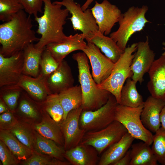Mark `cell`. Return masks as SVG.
I'll list each match as a JSON object with an SVG mask.
<instances>
[{
  "mask_svg": "<svg viewBox=\"0 0 165 165\" xmlns=\"http://www.w3.org/2000/svg\"><path fill=\"white\" fill-rule=\"evenodd\" d=\"M31 16L24 10L20 11L11 20L0 25V53L9 57L23 50L28 44L39 38L32 29Z\"/></svg>",
  "mask_w": 165,
  "mask_h": 165,
  "instance_id": "cell-1",
  "label": "cell"
},
{
  "mask_svg": "<svg viewBox=\"0 0 165 165\" xmlns=\"http://www.w3.org/2000/svg\"><path fill=\"white\" fill-rule=\"evenodd\" d=\"M43 14L41 16L35 17L38 24L36 33L41 35L35 47L42 49L49 44L62 42L66 36L64 32V26L69 12L61 5L52 2L51 0H43Z\"/></svg>",
  "mask_w": 165,
  "mask_h": 165,
  "instance_id": "cell-2",
  "label": "cell"
},
{
  "mask_svg": "<svg viewBox=\"0 0 165 165\" xmlns=\"http://www.w3.org/2000/svg\"><path fill=\"white\" fill-rule=\"evenodd\" d=\"M72 58L78 65L79 81L82 97L83 111L97 109L107 102L111 94L98 86L90 72L88 59L83 52L73 54Z\"/></svg>",
  "mask_w": 165,
  "mask_h": 165,
  "instance_id": "cell-3",
  "label": "cell"
},
{
  "mask_svg": "<svg viewBox=\"0 0 165 165\" xmlns=\"http://www.w3.org/2000/svg\"><path fill=\"white\" fill-rule=\"evenodd\" d=\"M148 10L146 6L141 7L132 6L122 13L118 22V29L110 34V37L121 50L124 51L134 34L142 30L145 24L149 22L145 16Z\"/></svg>",
  "mask_w": 165,
  "mask_h": 165,
  "instance_id": "cell-4",
  "label": "cell"
},
{
  "mask_svg": "<svg viewBox=\"0 0 165 165\" xmlns=\"http://www.w3.org/2000/svg\"><path fill=\"white\" fill-rule=\"evenodd\" d=\"M137 43L127 47L118 61L115 63L112 72L104 82L97 85L99 88L107 90L115 97L118 104L120 102L121 90L125 81L131 78L133 73L130 66L137 50Z\"/></svg>",
  "mask_w": 165,
  "mask_h": 165,
  "instance_id": "cell-5",
  "label": "cell"
},
{
  "mask_svg": "<svg viewBox=\"0 0 165 165\" xmlns=\"http://www.w3.org/2000/svg\"><path fill=\"white\" fill-rule=\"evenodd\" d=\"M143 107L134 108L118 104L115 109V120L122 124L135 139L150 145L153 142V135L144 126L141 121V115Z\"/></svg>",
  "mask_w": 165,
  "mask_h": 165,
  "instance_id": "cell-6",
  "label": "cell"
},
{
  "mask_svg": "<svg viewBox=\"0 0 165 165\" xmlns=\"http://www.w3.org/2000/svg\"><path fill=\"white\" fill-rule=\"evenodd\" d=\"M118 104L115 97L111 94L107 102L101 108L93 111H82L79 121L80 127L86 132L107 127L115 120V109Z\"/></svg>",
  "mask_w": 165,
  "mask_h": 165,
  "instance_id": "cell-7",
  "label": "cell"
},
{
  "mask_svg": "<svg viewBox=\"0 0 165 165\" xmlns=\"http://www.w3.org/2000/svg\"><path fill=\"white\" fill-rule=\"evenodd\" d=\"M127 132L122 124L114 120L103 129L86 132L80 144L93 146L100 155L106 148L119 141Z\"/></svg>",
  "mask_w": 165,
  "mask_h": 165,
  "instance_id": "cell-8",
  "label": "cell"
},
{
  "mask_svg": "<svg viewBox=\"0 0 165 165\" xmlns=\"http://www.w3.org/2000/svg\"><path fill=\"white\" fill-rule=\"evenodd\" d=\"M57 3L64 6L72 14L69 18L73 29L75 31L82 32L85 38L90 34L98 31L96 20L90 9L83 11L80 5L74 0H62L55 1Z\"/></svg>",
  "mask_w": 165,
  "mask_h": 165,
  "instance_id": "cell-9",
  "label": "cell"
},
{
  "mask_svg": "<svg viewBox=\"0 0 165 165\" xmlns=\"http://www.w3.org/2000/svg\"><path fill=\"white\" fill-rule=\"evenodd\" d=\"M89 59L92 69V75L97 85L102 83L110 75L115 63L104 55L99 49L93 43L87 42L82 51Z\"/></svg>",
  "mask_w": 165,
  "mask_h": 165,
  "instance_id": "cell-10",
  "label": "cell"
},
{
  "mask_svg": "<svg viewBox=\"0 0 165 165\" xmlns=\"http://www.w3.org/2000/svg\"><path fill=\"white\" fill-rule=\"evenodd\" d=\"M136 50L130 66L133 73L131 79L141 84L144 81V75L148 72L155 60V55L150 48L148 36L145 41L137 43Z\"/></svg>",
  "mask_w": 165,
  "mask_h": 165,
  "instance_id": "cell-11",
  "label": "cell"
},
{
  "mask_svg": "<svg viewBox=\"0 0 165 165\" xmlns=\"http://www.w3.org/2000/svg\"><path fill=\"white\" fill-rule=\"evenodd\" d=\"M90 9L97 25L98 31L105 35L111 33L122 13L116 6L107 0H104L101 3L96 1Z\"/></svg>",
  "mask_w": 165,
  "mask_h": 165,
  "instance_id": "cell-12",
  "label": "cell"
},
{
  "mask_svg": "<svg viewBox=\"0 0 165 165\" xmlns=\"http://www.w3.org/2000/svg\"><path fill=\"white\" fill-rule=\"evenodd\" d=\"M82 111V107L72 110L69 112L66 119L59 123L64 138V149L66 150L79 145L86 132L79 126V119Z\"/></svg>",
  "mask_w": 165,
  "mask_h": 165,
  "instance_id": "cell-13",
  "label": "cell"
},
{
  "mask_svg": "<svg viewBox=\"0 0 165 165\" xmlns=\"http://www.w3.org/2000/svg\"><path fill=\"white\" fill-rule=\"evenodd\" d=\"M23 51L8 57L0 53V87L17 84L23 74Z\"/></svg>",
  "mask_w": 165,
  "mask_h": 165,
  "instance_id": "cell-14",
  "label": "cell"
},
{
  "mask_svg": "<svg viewBox=\"0 0 165 165\" xmlns=\"http://www.w3.org/2000/svg\"><path fill=\"white\" fill-rule=\"evenodd\" d=\"M148 73L147 87L151 96L165 101V55L154 60Z\"/></svg>",
  "mask_w": 165,
  "mask_h": 165,
  "instance_id": "cell-15",
  "label": "cell"
},
{
  "mask_svg": "<svg viewBox=\"0 0 165 165\" xmlns=\"http://www.w3.org/2000/svg\"><path fill=\"white\" fill-rule=\"evenodd\" d=\"M85 39L82 33H76L67 36L62 42L48 44L46 49L58 62L61 63L72 52L78 50L82 51L87 45Z\"/></svg>",
  "mask_w": 165,
  "mask_h": 165,
  "instance_id": "cell-16",
  "label": "cell"
},
{
  "mask_svg": "<svg viewBox=\"0 0 165 165\" xmlns=\"http://www.w3.org/2000/svg\"><path fill=\"white\" fill-rule=\"evenodd\" d=\"M165 101L151 96L144 102L141 118L144 126L151 132L155 133L160 128V113Z\"/></svg>",
  "mask_w": 165,
  "mask_h": 165,
  "instance_id": "cell-17",
  "label": "cell"
},
{
  "mask_svg": "<svg viewBox=\"0 0 165 165\" xmlns=\"http://www.w3.org/2000/svg\"><path fill=\"white\" fill-rule=\"evenodd\" d=\"M47 78L40 73L36 77L22 74L17 84L35 100L43 102L52 94L47 85Z\"/></svg>",
  "mask_w": 165,
  "mask_h": 165,
  "instance_id": "cell-18",
  "label": "cell"
},
{
  "mask_svg": "<svg viewBox=\"0 0 165 165\" xmlns=\"http://www.w3.org/2000/svg\"><path fill=\"white\" fill-rule=\"evenodd\" d=\"M74 82L70 66L64 60L47 78V82L52 94H58L73 86Z\"/></svg>",
  "mask_w": 165,
  "mask_h": 165,
  "instance_id": "cell-19",
  "label": "cell"
},
{
  "mask_svg": "<svg viewBox=\"0 0 165 165\" xmlns=\"http://www.w3.org/2000/svg\"><path fill=\"white\" fill-rule=\"evenodd\" d=\"M98 155L93 146L80 144L65 150L64 157L73 165H96L99 161Z\"/></svg>",
  "mask_w": 165,
  "mask_h": 165,
  "instance_id": "cell-20",
  "label": "cell"
},
{
  "mask_svg": "<svg viewBox=\"0 0 165 165\" xmlns=\"http://www.w3.org/2000/svg\"><path fill=\"white\" fill-rule=\"evenodd\" d=\"M135 139L128 132L108 148L99 160L98 165H113L126 154Z\"/></svg>",
  "mask_w": 165,
  "mask_h": 165,
  "instance_id": "cell-21",
  "label": "cell"
},
{
  "mask_svg": "<svg viewBox=\"0 0 165 165\" xmlns=\"http://www.w3.org/2000/svg\"><path fill=\"white\" fill-rule=\"evenodd\" d=\"M85 39L97 47L114 63L118 61L124 51L119 48L112 38L98 31L89 35L85 38Z\"/></svg>",
  "mask_w": 165,
  "mask_h": 165,
  "instance_id": "cell-22",
  "label": "cell"
},
{
  "mask_svg": "<svg viewBox=\"0 0 165 165\" xmlns=\"http://www.w3.org/2000/svg\"><path fill=\"white\" fill-rule=\"evenodd\" d=\"M46 48H36L33 43L28 44L25 47L23 50V74L33 77H36L39 75L40 60Z\"/></svg>",
  "mask_w": 165,
  "mask_h": 165,
  "instance_id": "cell-23",
  "label": "cell"
},
{
  "mask_svg": "<svg viewBox=\"0 0 165 165\" xmlns=\"http://www.w3.org/2000/svg\"><path fill=\"white\" fill-rule=\"evenodd\" d=\"M130 165H157V161L150 145L141 142L132 144Z\"/></svg>",
  "mask_w": 165,
  "mask_h": 165,
  "instance_id": "cell-24",
  "label": "cell"
},
{
  "mask_svg": "<svg viewBox=\"0 0 165 165\" xmlns=\"http://www.w3.org/2000/svg\"><path fill=\"white\" fill-rule=\"evenodd\" d=\"M58 95L64 110L62 120L66 119L70 111L82 107V97L80 85L73 86Z\"/></svg>",
  "mask_w": 165,
  "mask_h": 165,
  "instance_id": "cell-25",
  "label": "cell"
},
{
  "mask_svg": "<svg viewBox=\"0 0 165 165\" xmlns=\"http://www.w3.org/2000/svg\"><path fill=\"white\" fill-rule=\"evenodd\" d=\"M56 143L53 141L42 136L37 132L35 134L33 145L38 153L47 155L63 160L65 151Z\"/></svg>",
  "mask_w": 165,
  "mask_h": 165,
  "instance_id": "cell-26",
  "label": "cell"
},
{
  "mask_svg": "<svg viewBox=\"0 0 165 165\" xmlns=\"http://www.w3.org/2000/svg\"><path fill=\"white\" fill-rule=\"evenodd\" d=\"M0 139L18 160H25L31 156V150L20 142L9 130L1 129Z\"/></svg>",
  "mask_w": 165,
  "mask_h": 165,
  "instance_id": "cell-27",
  "label": "cell"
},
{
  "mask_svg": "<svg viewBox=\"0 0 165 165\" xmlns=\"http://www.w3.org/2000/svg\"><path fill=\"white\" fill-rule=\"evenodd\" d=\"M34 128L42 136L52 140L58 144H64L60 123L55 122L51 118L45 119L40 123L35 124Z\"/></svg>",
  "mask_w": 165,
  "mask_h": 165,
  "instance_id": "cell-28",
  "label": "cell"
},
{
  "mask_svg": "<svg viewBox=\"0 0 165 165\" xmlns=\"http://www.w3.org/2000/svg\"><path fill=\"white\" fill-rule=\"evenodd\" d=\"M137 83L130 78H128L121 91L120 102L119 104L131 108H137L143 105L142 95L136 88Z\"/></svg>",
  "mask_w": 165,
  "mask_h": 165,
  "instance_id": "cell-29",
  "label": "cell"
},
{
  "mask_svg": "<svg viewBox=\"0 0 165 165\" xmlns=\"http://www.w3.org/2000/svg\"><path fill=\"white\" fill-rule=\"evenodd\" d=\"M0 87V98L5 102L9 110L14 111L24 90L17 84L6 85Z\"/></svg>",
  "mask_w": 165,
  "mask_h": 165,
  "instance_id": "cell-30",
  "label": "cell"
},
{
  "mask_svg": "<svg viewBox=\"0 0 165 165\" xmlns=\"http://www.w3.org/2000/svg\"><path fill=\"white\" fill-rule=\"evenodd\" d=\"M43 103V107L51 118L57 122H60L63 119L64 110L58 94H50Z\"/></svg>",
  "mask_w": 165,
  "mask_h": 165,
  "instance_id": "cell-31",
  "label": "cell"
},
{
  "mask_svg": "<svg viewBox=\"0 0 165 165\" xmlns=\"http://www.w3.org/2000/svg\"><path fill=\"white\" fill-rule=\"evenodd\" d=\"M22 10L23 7L19 0H0V20L9 21Z\"/></svg>",
  "mask_w": 165,
  "mask_h": 165,
  "instance_id": "cell-32",
  "label": "cell"
},
{
  "mask_svg": "<svg viewBox=\"0 0 165 165\" xmlns=\"http://www.w3.org/2000/svg\"><path fill=\"white\" fill-rule=\"evenodd\" d=\"M152 149L157 161L165 165V130L162 127L153 135Z\"/></svg>",
  "mask_w": 165,
  "mask_h": 165,
  "instance_id": "cell-33",
  "label": "cell"
},
{
  "mask_svg": "<svg viewBox=\"0 0 165 165\" xmlns=\"http://www.w3.org/2000/svg\"><path fill=\"white\" fill-rule=\"evenodd\" d=\"M60 63L58 62L50 52L46 49L43 51L40 61V73L47 77L58 68Z\"/></svg>",
  "mask_w": 165,
  "mask_h": 165,
  "instance_id": "cell-34",
  "label": "cell"
},
{
  "mask_svg": "<svg viewBox=\"0 0 165 165\" xmlns=\"http://www.w3.org/2000/svg\"><path fill=\"white\" fill-rule=\"evenodd\" d=\"M21 95V99L18 107L19 111L24 115L33 119L39 117V108L28 97V95L24 90Z\"/></svg>",
  "mask_w": 165,
  "mask_h": 165,
  "instance_id": "cell-35",
  "label": "cell"
},
{
  "mask_svg": "<svg viewBox=\"0 0 165 165\" xmlns=\"http://www.w3.org/2000/svg\"><path fill=\"white\" fill-rule=\"evenodd\" d=\"M9 130L22 144L31 150L34 139L30 131L23 125L16 123Z\"/></svg>",
  "mask_w": 165,
  "mask_h": 165,
  "instance_id": "cell-36",
  "label": "cell"
},
{
  "mask_svg": "<svg viewBox=\"0 0 165 165\" xmlns=\"http://www.w3.org/2000/svg\"><path fill=\"white\" fill-rule=\"evenodd\" d=\"M24 165H68L71 163L58 159L50 160L36 154H33L22 163Z\"/></svg>",
  "mask_w": 165,
  "mask_h": 165,
  "instance_id": "cell-37",
  "label": "cell"
},
{
  "mask_svg": "<svg viewBox=\"0 0 165 165\" xmlns=\"http://www.w3.org/2000/svg\"><path fill=\"white\" fill-rule=\"evenodd\" d=\"M24 10L28 15L38 16L39 13H42L43 0H19Z\"/></svg>",
  "mask_w": 165,
  "mask_h": 165,
  "instance_id": "cell-38",
  "label": "cell"
},
{
  "mask_svg": "<svg viewBox=\"0 0 165 165\" xmlns=\"http://www.w3.org/2000/svg\"><path fill=\"white\" fill-rule=\"evenodd\" d=\"M0 159L3 165H16L18 160L5 143L0 141Z\"/></svg>",
  "mask_w": 165,
  "mask_h": 165,
  "instance_id": "cell-39",
  "label": "cell"
},
{
  "mask_svg": "<svg viewBox=\"0 0 165 165\" xmlns=\"http://www.w3.org/2000/svg\"><path fill=\"white\" fill-rule=\"evenodd\" d=\"M12 113L9 111L1 114L0 115V128L2 129H9L16 123Z\"/></svg>",
  "mask_w": 165,
  "mask_h": 165,
  "instance_id": "cell-40",
  "label": "cell"
},
{
  "mask_svg": "<svg viewBox=\"0 0 165 165\" xmlns=\"http://www.w3.org/2000/svg\"><path fill=\"white\" fill-rule=\"evenodd\" d=\"M131 160L130 149L129 150L126 154L113 165H130Z\"/></svg>",
  "mask_w": 165,
  "mask_h": 165,
  "instance_id": "cell-41",
  "label": "cell"
},
{
  "mask_svg": "<svg viewBox=\"0 0 165 165\" xmlns=\"http://www.w3.org/2000/svg\"><path fill=\"white\" fill-rule=\"evenodd\" d=\"M160 120L161 127L165 130V105L160 113Z\"/></svg>",
  "mask_w": 165,
  "mask_h": 165,
  "instance_id": "cell-42",
  "label": "cell"
},
{
  "mask_svg": "<svg viewBox=\"0 0 165 165\" xmlns=\"http://www.w3.org/2000/svg\"><path fill=\"white\" fill-rule=\"evenodd\" d=\"M8 107L1 98L0 101V113L1 114L9 111Z\"/></svg>",
  "mask_w": 165,
  "mask_h": 165,
  "instance_id": "cell-43",
  "label": "cell"
},
{
  "mask_svg": "<svg viewBox=\"0 0 165 165\" xmlns=\"http://www.w3.org/2000/svg\"><path fill=\"white\" fill-rule=\"evenodd\" d=\"M94 0H86L82 6H81V8L82 10L84 11L87 9L90 5Z\"/></svg>",
  "mask_w": 165,
  "mask_h": 165,
  "instance_id": "cell-44",
  "label": "cell"
},
{
  "mask_svg": "<svg viewBox=\"0 0 165 165\" xmlns=\"http://www.w3.org/2000/svg\"><path fill=\"white\" fill-rule=\"evenodd\" d=\"M162 44H163V46H165V42H163L162 43ZM162 50H165V47H163ZM162 55H165V51L162 53Z\"/></svg>",
  "mask_w": 165,
  "mask_h": 165,
  "instance_id": "cell-45",
  "label": "cell"
}]
</instances>
